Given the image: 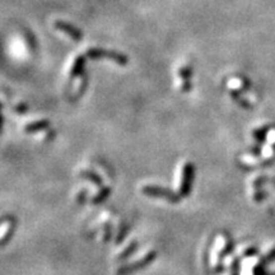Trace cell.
I'll list each match as a JSON object with an SVG mask.
<instances>
[]
</instances>
